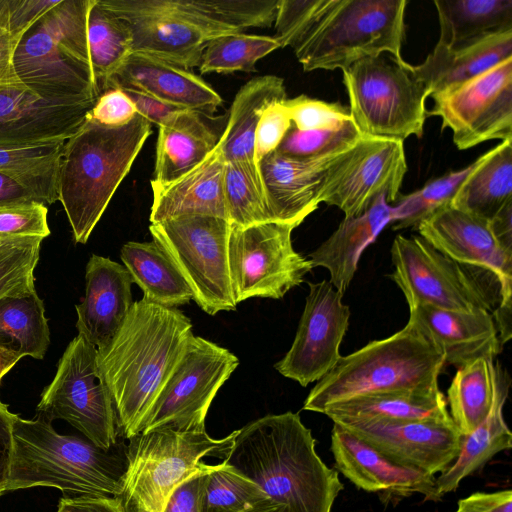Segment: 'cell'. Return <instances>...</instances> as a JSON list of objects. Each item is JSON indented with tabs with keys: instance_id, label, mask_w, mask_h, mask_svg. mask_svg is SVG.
<instances>
[{
	"instance_id": "48",
	"label": "cell",
	"mask_w": 512,
	"mask_h": 512,
	"mask_svg": "<svg viewBox=\"0 0 512 512\" xmlns=\"http://www.w3.org/2000/svg\"><path fill=\"white\" fill-rule=\"evenodd\" d=\"M331 0H278L275 36L280 48H294L315 26Z\"/></svg>"
},
{
	"instance_id": "5",
	"label": "cell",
	"mask_w": 512,
	"mask_h": 512,
	"mask_svg": "<svg viewBox=\"0 0 512 512\" xmlns=\"http://www.w3.org/2000/svg\"><path fill=\"white\" fill-rule=\"evenodd\" d=\"M443 365L441 354L408 321L395 334L341 356L311 389L303 409L322 413L332 404L370 394L438 392Z\"/></svg>"
},
{
	"instance_id": "18",
	"label": "cell",
	"mask_w": 512,
	"mask_h": 512,
	"mask_svg": "<svg viewBox=\"0 0 512 512\" xmlns=\"http://www.w3.org/2000/svg\"><path fill=\"white\" fill-rule=\"evenodd\" d=\"M12 66L18 80L39 96L63 102H95L91 67L60 45L40 18L16 42Z\"/></svg>"
},
{
	"instance_id": "27",
	"label": "cell",
	"mask_w": 512,
	"mask_h": 512,
	"mask_svg": "<svg viewBox=\"0 0 512 512\" xmlns=\"http://www.w3.org/2000/svg\"><path fill=\"white\" fill-rule=\"evenodd\" d=\"M224 166L225 161L216 144L199 164L181 177L164 184L151 181L153 201L150 223L184 215H210L227 219L223 192Z\"/></svg>"
},
{
	"instance_id": "64",
	"label": "cell",
	"mask_w": 512,
	"mask_h": 512,
	"mask_svg": "<svg viewBox=\"0 0 512 512\" xmlns=\"http://www.w3.org/2000/svg\"><path fill=\"white\" fill-rule=\"evenodd\" d=\"M9 4L8 0H0V31L8 30Z\"/></svg>"
},
{
	"instance_id": "60",
	"label": "cell",
	"mask_w": 512,
	"mask_h": 512,
	"mask_svg": "<svg viewBox=\"0 0 512 512\" xmlns=\"http://www.w3.org/2000/svg\"><path fill=\"white\" fill-rule=\"evenodd\" d=\"M38 202L31 192L8 176L0 174V207Z\"/></svg>"
},
{
	"instance_id": "62",
	"label": "cell",
	"mask_w": 512,
	"mask_h": 512,
	"mask_svg": "<svg viewBox=\"0 0 512 512\" xmlns=\"http://www.w3.org/2000/svg\"><path fill=\"white\" fill-rule=\"evenodd\" d=\"M239 512H287V510L283 505L267 498Z\"/></svg>"
},
{
	"instance_id": "2",
	"label": "cell",
	"mask_w": 512,
	"mask_h": 512,
	"mask_svg": "<svg viewBox=\"0 0 512 512\" xmlns=\"http://www.w3.org/2000/svg\"><path fill=\"white\" fill-rule=\"evenodd\" d=\"M224 462L287 512H331L344 489L298 413L270 414L236 430Z\"/></svg>"
},
{
	"instance_id": "23",
	"label": "cell",
	"mask_w": 512,
	"mask_h": 512,
	"mask_svg": "<svg viewBox=\"0 0 512 512\" xmlns=\"http://www.w3.org/2000/svg\"><path fill=\"white\" fill-rule=\"evenodd\" d=\"M331 451L337 471L358 489L378 493L383 501L414 493L434 502L443 496L437 489L435 475L392 461L335 422L331 431Z\"/></svg>"
},
{
	"instance_id": "22",
	"label": "cell",
	"mask_w": 512,
	"mask_h": 512,
	"mask_svg": "<svg viewBox=\"0 0 512 512\" xmlns=\"http://www.w3.org/2000/svg\"><path fill=\"white\" fill-rule=\"evenodd\" d=\"M94 103L46 99L19 80L3 84L0 86V144L65 142L82 127Z\"/></svg>"
},
{
	"instance_id": "15",
	"label": "cell",
	"mask_w": 512,
	"mask_h": 512,
	"mask_svg": "<svg viewBox=\"0 0 512 512\" xmlns=\"http://www.w3.org/2000/svg\"><path fill=\"white\" fill-rule=\"evenodd\" d=\"M391 279L409 307L473 312L490 311L492 303L479 284L461 267L421 236L398 235L391 247Z\"/></svg>"
},
{
	"instance_id": "30",
	"label": "cell",
	"mask_w": 512,
	"mask_h": 512,
	"mask_svg": "<svg viewBox=\"0 0 512 512\" xmlns=\"http://www.w3.org/2000/svg\"><path fill=\"white\" fill-rule=\"evenodd\" d=\"M284 80L275 75L257 76L236 93L217 145L225 161L254 160L255 131L263 112L287 99Z\"/></svg>"
},
{
	"instance_id": "10",
	"label": "cell",
	"mask_w": 512,
	"mask_h": 512,
	"mask_svg": "<svg viewBox=\"0 0 512 512\" xmlns=\"http://www.w3.org/2000/svg\"><path fill=\"white\" fill-rule=\"evenodd\" d=\"M125 19L133 52L185 69L199 66L207 42L234 32L201 0H98Z\"/></svg>"
},
{
	"instance_id": "52",
	"label": "cell",
	"mask_w": 512,
	"mask_h": 512,
	"mask_svg": "<svg viewBox=\"0 0 512 512\" xmlns=\"http://www.w3.org/2000/svg\"><path fill=\"white\" fill-rule=\"evenodd\" d=\"M292 125L284 103L268 107L262 114L255 131L254 160L258 164L276 151Z\"/></svg>"
},
{
	"instance_id": "24",
	"label": "cell",
	"mask_w": 512,
	"mask_h": 512,
	"mask_svg": "<svg viewBox=\"0 0 512 512\" xmlns=\"http://www.w3.org/2000/svg\"><path fill=\"white\" fill-rule=\"evenodd\" d=\"M409 309L408 321L441 354L444 364L459 368L479 358L494 359L502 349L490 311H454L429 305Z\"/></svg>"
},
{
	"instance_id": "57",
	"label": "cell",
	"mask_w": 512,
	"mask_h": 512,
	"mask_svg": "<svg viewBox=\"0 0 512 512\" xmlns=\"http://www.w3.org/2000/svg\"><path fill=\"white\" fill-rule=\"evenodd\" d=\"M455 512H512V491L475 492L460 499Z\"/></svg>"
},
{
	"instance_id": "37",
	"label": "cell",
	"mask_w": 512,
	"mask_h": 512,
	"mask_svg": "<svg viewBox=\"0 0 512 512\" xmlns=\"http://www.w3.org/2000/svg\"><path fill=\"white\" fill-rule=\"evenodd\" d=\"M493 360L479 358L459 367L448 388L449 415L461 435L473 432L492 409L496 385Z\"/></svg>"
},
{
	"instance_id": "49",
	"label": "cell",
	"mask_w": 512,
	"mask_h": 512,
	"mask_svg": "<svg viewBox=\"0 0 512 512\" xmlns=\"http://www.w3.org/2000/svg\"><path fill=\"white\" fill-rule=\"evenodd\" d=\"M292 126L299 130L322 129L351 119L349 107L300 95L284 102Z\"/></svg>"
},
{
	"instance_id": "19",
	"label": "cell",
	"mask_w": 512,
	"mask_h": 512,
	"mask_svg": "<svg viewBox=\"0 0 512 512\" xmlns=\"http://www.w3.org/2000/svg\"><path fill=\"white\" fill-rule=\"evenodd\" d=\"M392 461L435 475L457 458L462 435L452 422L352 420L335 422Z\"/></svg>"
},
{
	"instance_id": "16",
	"label": "cell",
	"mask_w": 512,
	"mask_h": 512,
	"mask_svg": "<svg viewBox=\"0 0 512 512\" xmlns=\"http://www.w3.org/2000/svg\"><path fill=\"white\" fill-rule=\"evenodd\" d=\"M343 295L327 280L309 283L294 341L275 364L281 375L305 387L319 381L337 364L351 315L349 306L342 302Z\"/></svg>"
},
{
	"instance_id": "8",
	"label": "cell",
	"mask_w": 512,
	"mask_h": 512,
	"mask_svg": "<svg viewBox=\"0 0 512 512\" xmlns=\"http://www.w3.org/2000/svg\"><path fill=\"white\" fill-rule=\"evenodd\" d=\"M236 430L221 439L205 429L179 432L169 428L141 432L126 448L120 499L125 512H163L174 490L185 480L213 470L201 459L223 456Z\"/></svg>"
},
{
	"instance_id": "63",
	"label": "cell",
	"mask_w": 512,
	"mask_h": 512,
	"mask_svg": "<svg viewBox=\"0 0 512 512\" xmlns=\"http://www.w3.org/2000/svg\"><path fill=\"white\" fill-rule=\"evenodd\" d=\"M22 357L0 347V382Z\"/></svg>"
},
{
	"instance_id": "44",
	"label": "cell",
	"mask_w": 512,
	"mask_h": 512,
	"mask_svg": "<svg viewBox=\"0 0 512 512\" xmlns=\"http://www.w3.org/2000/svg\"><path fill=\"white\" fill-rule=\"evenodd\" d=\"M267 498L255 483L221 462L206 475L200 512H239Z\"/></svg>"
},
{
	"instance_id": "35",
	"label": "cell",
	"mask_w": 512,
	"mask_h": 512,
	"mask_svg": "<svg viewBox=\"0 0 512 512\" xmlns=\"http://www.w3.org/2000/svg\"><path fill=\"white\" fill-rule=\"evenodd\" d=\"M120 257L133 282L143 291L144 300L176 308L193 299L181 274L153 240L125 243Z\"/></svg>"
},
{
	"instance_id": "12",
	"label": "cell",
	"mask_w": 512,
	"mask_h": 512,
	"mask_svg": "<svg viewBox=\"0 0 512 512\" xmlns=\"http://www.w3.org/2000/svg\"><path fill=\"white\" fill-rule=\"evenodd\" d=\"M295 228L279 221L246 227L231 224L229 271L237 305L253 297L281 299L314 268L293 248Z\"/></svg>"
},
{
	"instance_id": "6",
	"label": "cell",
	"mask_w": 512,
	"mask_h": 512,
	"mask_svg": "<svg viewBox=\"0 0 512 512\" xmlns=\"http://www.w3.org/2000/svg\"><path fill=\"white\" fill-rule=\"evenodd\" d=\"M406 0H331L315 26L293 48L304 71L344 70L389 53L401 57Z\"/></svg>"
},
{
	"instance_id": "4",
	"label": "cell",
	"mask_w": 512,
	"mask_h": 512,
	"mask_svg": "<svg viewBox=\"0 0 512 512\" xmlns=\"http://www.w3.org/2000/svg\"><path fill=\"white\" fill-rule=\"evenodd\" d=\"M13 441L7 491L46 486L68 498L120 497L126 449L118 443L105 450L89 440L60 435L38 414L32 420L17 416Z\"/></svg>"
},
{
	"instance_id": "55",
	"label": "cell",
	"mask_w": 512,
	"mask_h": 512,
	"mask_svg": "<svg viewBox=\"0 0 512 512\" xmlns=\"http://www.w3.org/2000/svg\"><path fill=\"white\" fill-rule=\"evenodd\" d=\"M211 471L198 473L181 483L168 499L163 512H200L206 475Z\"/></svg>"
},
{
	"instance_id": "56",
	"label": "cell",
	"mask_w": 512,
	"mask_h": 512,
	"mask_svg": "<svg viewBox=\"0 0 512 512\" xmlns=\"http://www.w3.org/2000/svg\"><path fill=\"white\" fill-rule=\"evenodd\" d=\"M18 415L0 400V497L7 492L13 457V425Z\"/></svg>"
},
{
	"instance_id": "9",
	"label": "cell",
	"mask_w": 512,
	"mask_h": 512,
	"mask_svg": "<svg viewBox=\"0 0 512 512\" xmlns=\"http://www.w3.org/2000/svg\"><path fill=\"white\" fill-rule=\"evenodd\" d=\"M231 223L210 215H184L151 223L153 241L187 283L193 300L208 313L237 307L229 271Z\"/></svg>"
},
{
	"instance_id": "21",
	"label": "cell",
	"mask_w": 512,
	"mask_h": 512,
	"mask_svg": "<svg viewBox=\"0 0 512 512\" xmlns=\"http://www.w3.org/2000/svg\"><path fill=\"white\" fill-rule=\"evenodd\" d=\"M417 229L455 262L491 271L500 286L499 307L512 308V254L500 247L487 220L448 205L420 222Z\"/></svg>"
},
{
	"instance_id": "14",
	"label": "cell",
	"mask_w": 512,
	"mask_h": 512,
	"mask_svg": "<svg viewBox=\"0 0 512 512\" xmlns=\"http://www.w3.org/2000/svg\"><path fill=\"white\" fill-rule=\"evenodd\" d=\"M428 116L442 119L459 150L488 140H512V58L430 96Z\"/></svg>"
},
{
	"instance_id": "43",
	"label": "cell",
	"mask_w": 512,
	"mask_h": 512,
	"mask_svg": "<svg viewBox=\"0 0 512 512\" xmlns=\"http://www.w3.org/2000/svg\"><path fill=\"white\" fill-rule=\"evenodd\" d=\"M470 169L471 164L461 170L450 171L408 195H399L397 204L392 206L393 230L417 227L438 210L451 205Z\"/></svg>"
},
{
	"instance_id": "36",
	"label": "cell",
	"mask_w": 512,
	"mask_h": 512,
	"mask_svg": "<svg viewBox=\"0 0 512 512\" xmlns=\"http://www.w3.org/2000/svg\"><path fill=\"white\" fill-rule=\"evenodd\" d=\"M64 142L0 144V174L10 177L43 204L58 200V172Z\"/></svg>"
},
{
	"instance_id": "41",
	"label": "cell",
	"mask_w": 512,
	"mask_h": 512,
	"mask_svg": "<svg viewBox=\"0 0 512 512\" xmlns=\"http://www.w3.org/2000/svg\"><path fill=\"white\" fill-rule=\"evenodd\" d=\"M223 192L227 219L232 225L246 227L272 221L255 161L225 163Z\"/></svg>"
},
{
	"instance_id": "39",
	"label": "cell",
	"mask_w": 512,
	"mask_h": 512,
	"mask_svg": "<svg viewBox=\"0 0 512 512\" xmlns=\"http://www.w3.org/2000/svg\"><path fill=\"white\" fill-rule=\"evenodd\" d=\"M50 344L43 301L36 292L0 299V347L42 359Z\"/></svg>"
},
{
	"instance_id": "31",
	"label": "cell",
	"mask_w": 512,
	"mask_h": 512,
	"mask_svg": "<svg viewBox=\"0 0 512 512\" xmlns=\"http://www.w3.org/2000/svg\"><path fill=\"white\" fill-rule=\"evenodd\" d=\"M508 380L506 374L496 367L492 409L473 432L462 435L457 458L436 478L437 489L442 495L455 491L465 477L481 469L497 453L512 447V433L503 416L510 386Z\"/></svg>"
},
{
	"instance_id": "46",
	"label": "cell",
	"mask_w": 512,
	"mask_h": 512,
	"mask_svg": "<svg viewBox=\"0 0 512 512\" xmlns=\"http://www.w3.org/2000/svg\"><path fill=\"white\" fill-rule=\"evenodd\" d=\"M362 136L352 119L314 130H299L291 125L276 151L292 158L318 157L349 148Z\"/></svg>"
},
{
	"instance_id": "42",
	"label": "cell",
	"mask_w": 512,
	"mask_h": 512,
	"mask_svg": "<svg viewBox=\"0 0 512 512\" xmlns=\"http://www.w3.org/2000/svg\"><path fill=\"white\" fill-rule=\"evenodd\" d=\"M280 48L274 37L230 33L209 40L204 48L202 73H233L255 71L256 62Z\"/></svg>"
},
{
	"instance_id": "54",
	"label": "cell",
	"mask_w": 512,
	"mask_h": 512,
	"mask_svg": "<svg viewBox=\"0 0 512 512\" xmlns=\"http://www.w3.org/2000/svg\"><path fill=\"white\" fill-rule=\"evenodd\" d=\"M60 0H8V31L19 39L46 12Z\"/></svg>"
},
{
	"instance_id": "29",
	"label": "cell",
	"mask_w": 512,
	"mask_h": 512,
	"mask_svg": "<svg viewBox=\"0 0 512 512\" xmlns=\"http://www.w3.org/2000/svg\"><path fill=\"white\" fill-rule=\"evenodd\" d=\"M509 58H512V31L457 49L435 45L424 62L414 68L432 95L466 82Z\"/></svg>"
},
{
	"instance_id": "47",
	"label": "cell",
	"mask_w": 512,
	"mask_h": 512,
	"mask_svg": "<svg viewBox=\"0 0 512 512\" xmlns=\"http://www.w3.org/2000/svg\"><path fill=\"white\" fill-rule=\"evenodd\" d=\"M92 3L93 0H60L41 17L60 45L90 67L88 17Z\"/></svg>"
},
{
	"instance_id": "34",
	"label": "cell",
	"mask_w": 512,
	"mask_h": 512,
	"mask_svg": "<svg viewBox=\"0 0 512 512\" xmlns=\"http://www.w3.org/2000/svg\"><path fill=\"white\" fill-rule=\"evenodd\" d=\"M437 46L457 49L512 31V0H436Z\"/></svg>"
},
{
	"instance_id": "13",
	"label": "cell",
	"mask_w": 512,
	"mask_h": 512,
	"mask_svg": "<svg viewBox=\"0 0 512 512\" xmlns=\"http://www.w3.org/2000/svg\"><path fill=\"white\" fill-rule=\"evenodd\" d=\"M238 365L237 356L228 349L193 335L151 407L142 432L205 429L214 397Z\"/></svg>"
},
{
	"instance_id": "32",
	"label": "cell",
	"mask_w": 512,
	"mask_h": 512,
	"mask_svg": "<svg viewBox=\"0 0 512 512\" xmlns=\"http://www.w3.org/2000/svg\"><path fill=\"white\" fill-rule=\"evenodd\" d=\"M511 200L512 140H506L471 164L451 206L490 221Z\"/></svg>"
},
{
	"instance_id": "7",
	"label": "cell",
	"mask_w": 512,
	"mask_h": 512,
	"mask_svg": "<svg viewBox=\"0 0 512 512\" xmlns=\"http://www.w3.org/2000/svg\"><path fill=\"white\" fill-rule=\"evenodd\" d=\"M354 125L363 136L404 141L421 137L431 91L414 65L389 53L342 70Z\"/></svg>"
},
{
	"instance_id": "25",
	"label": "cell",
	"mask_w": 512,
	"mask_h": 512,
	"mask_svg": "<svg viewBox=\"0 0 512 512\" xmlns=\"http://www.w3.org/2000/svg\"><path fill=\"white\" fill-rule=\"evenodd\" d=\"M85 281V296L76 305V327L100 349L113 338L131 309L133 280L125 266L93 254L86 265Z\"/></svg>"
},
{
	"instance_id": "61",
	"label": "cell",
	"mask_w": 512,
	"mask_h": 512,
	"mask_svg": "<svg viewBox=\"0 0 512 512\" xmlns=\"http://www.w3.org/2000/svg\"><path fill=\"white\" fill-rule=\"evenodd\" d=\"M17 40L7 29L0 31V86L18 80L12 66V55Z\"/></svg>"
},
{
	"instance_id": "50",
	"label": "cell",
	"mask_w": 512,
	"mask_h": 512,
	"mask_svg": "<svg viewBox=\"0 0 512 512\" xmlns=\"http://www.w3.org/2000/svg\"><path fill=\"white\" fill-rule=\"evenodd\" d=\"M48 208L40 202H28L0 207V239L40 237L50 235Z\"/></svg>"
},
{
	"instance_id": "40",
	"label": "cell",
	"mask_w": 512,
	"mask_h": 512,
	"mask_svg": "<svg viewBox=\"0 0 512 512\" xmlns=\"http://www.w3.org/2000/svg\"><path fill=\"white\" fill-rule=\"evenodd\" d=\"M218 139L209 124L195 128L159 127L151 181L164 184L181 177L211 152Z\"/></svg>"
},
{
	"instance_id": "26",
	"label": "cell",
	"mask_w": 512,
	"mask_h": 512,
	"mask_svg": "<svg viewBox=\"0 0 512 512\" xmlns=\"http://www.w3.org/2000/svg\"><path fill=\"white\" fill-rule=\"evenodd\" d=\"M133 89L152 98L211 115L221 96L188 69L133 52L111 78L108 88Z\"/></svg>"
},
{
	"instance_id": "33",
	"label": "cell",
	"mask_w": 512,
	"mask_h": 512,
	"mask_svg": "<svg viewBox=\"0 0 512 512\" xmlns=\"http://www.w3.org/2000/svg\"><path fill=\"white\" fill-rule=\"evenodd\" d=\"M322 414L333 422L352 420L452 422L441 391H394L354 397L332 404Z\"/></svg>"
},
{
	"instance_id": "38",
	"label": "cell",
	"mask_w": 512,
	"mask_h": 512,
	"mask_svg": "<svg viewBox=\"0 0 512 512\" xmlns=\"http://www.w3.org/2000/svg\"><path fill=\"white\" fill-rule=\"evenodd\" d=\"M88 46L94 83L99 95L133 53L129 23L93 0L88 17Z\"/></svg>"
},
{
	"instance_id": "11",
	"label": "cell",
	"mask_w": 512,
	"mask_h": 512,
	"mask_svg": "<svg viewBox=\"0 0 512 512\" xmlns=\"http://www.w3.org/2000/svg\"><path fill=\"white\" fill-rule=\"evenodd\" d=\"M37 414L67 421L87 440L108 450L117 444L118 420L112 396L97 363V348L78 334L66 347Z\"/></svg>"
},
{
	"instance_id": "3",
	"label": "cell",
	"mask_w": 512,
	"mask_h": 512,
	"mask_svg": "<svg viewBox=\"0 0 512 512\" xmlns=\"http://www.w3.org/2000/svg\"><path fill=\"white\" fill-rule=\"evenodd\" d=\"M151 133V123L140 114L119 127L104 126L88 117L64 142L58 200L75 242H87Z\"/></svg>"
},
{
	"instance_id": "28",
	"label": "cell",
	"mask_w": 512,
	"mask_h": 512,
	"mask_svg": "<svg viewBox=\"0 0 512 512\" xmlns=\"http://www.w3.org/2000/svg\"><path fill=\"white\" fill-rule=\"evenodd\" d=\"M393 220L392 206L386 196H379L362 214L344 217L338 228L317 249L309 254L313 267H324L329 282L345 293L358 267L362 252Z\"/></svg>"
},
{
	"instance_id": "1",
	"label": "cell",
	"mask_w": 512,
	"mask_h": 512,
	"mask_svg": "<svg viewBox=\"0 0 512 512\" xmlns=\"http://www.w3.org/2000/svg\"><path fill=\"white\" fill-rule=\"evenodd\" d=\"M193 336L191 320L177 308L134 301L113 338L97 349V363L131 439L143 430L155 400Z\"/></svg>"
},
{
	"instance_id": "58",
	"label": "cell",
	"mask_w": 512,
	"mask_h": 512,
	"mask_svg": "<svg viewBox=\"0 0 512 512\" xmlns=\"http://www.w3.org/2000/svg\"><path fill=\"white\" fill-rule=\"evenodd\" d=\"M56 512H125L119 497H62Z\"/></svg>"
},
{
	"instance_id": "45",
	"label": "cell",
	"mask_w": 512,
	"mask_h": 512,
	"mask_svg": "<svg viewBox=\"0 0 512 512\" xmlns=\"http://www.w3.org/2000/svg\"><path fill=\"white\" fill-rule=\"evenodd\" d=\"M42 240L40 237L0 239V299L36 292L34 270Z\"/></svg>"
},
{
	"instance_id": "59",
	"label": "cell",
	"mask_w": 512,
	"mask_h": 512,
	"mask_svg": "<svg viewBox=\"0 0 512 512\" xmlns=\"http://www.w3.org/2000/svg\"><path fill=\"white\" fill-rule=\"evenodd\" d=\"M489 226L500 247L512 254V200L490 220Z\"/></svg>"
},
{
	"instance_id": "20",
	"label": "cell",
	"mask_w": 512,
	"mask_h": 512,
	"mask_svg": "<svg viewBox=\"0 0 512 512\" xmlns=\"http://www.w3.org/2000/svg\"><path fill=\"white\" fill-rule=\"evenodd\" d=\"M355 145L312 158H292L277 151L259 169L272 221L299 226L322 203L332 178Z\"/></svg>"
},
{
	"instance_id": "17",
	"label": "cell",
	"mask_w": 512,
	"mask_h": 512,
	"mask_svg": "<svg viewBox=\"0 0 512 512\" xmlns=\"http://www.w3.org/2000/svg\"><path fill=\"white\" fill-rule=\"evenodd\" d=\"M407 168L402 141L362 136L328 184L322 202L353 217L381 195L387 202L396 201Z\"/></svg>"
},
{
	"instance_id": "53",
	"label": "cell",
	"mask_w": 512,
	"mask_h": 512,
	"mask_svg": "<svg viewBox=\"0 0 512 512\" xmlns=\"http://www.w3.org/2000/svg\"><path fill=\"white\" fill-rule=\"evenodd\" d=\"M138 114L132 99L120 88L102 92L89 111L88 117L108 127L128 124Z\"/></svg>"
},
{
	"instance_id": "51",
	"label": "cell",
	"mask_w": 512,
	"mask_h": 512,
	"mask_svg": "<svg viewBox=\"0 0 512 512\" xmlns=\"http://www.w3.org/2000/svg\"><path fill=\"white\" fill-rule=\"evenodd\" d=\"M134 102L138 114L158 127L195 128L207 125L204 114L152 98L133 89H122Z\"/></svg>"
}]
</instances>
